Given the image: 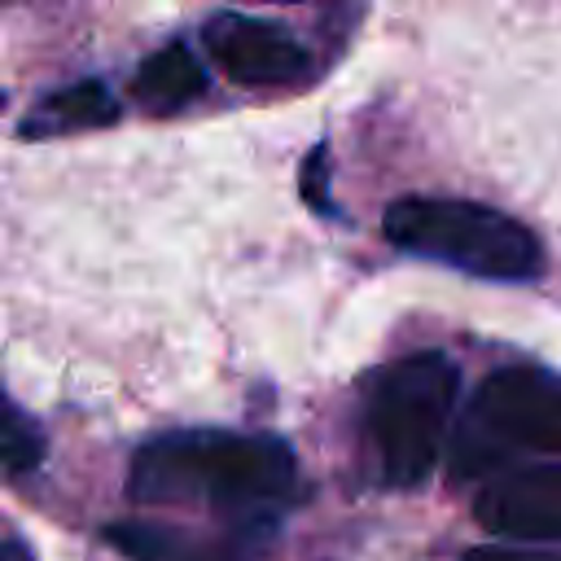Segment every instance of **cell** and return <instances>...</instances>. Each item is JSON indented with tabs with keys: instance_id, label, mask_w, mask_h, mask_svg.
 I'll list each match as a JSON object with an SVG mask.
<instances>
[{
	"instance_id": "cell-1",
	"label": "cell",
	"mask_w": 561,
	"mask_h": 561,
	"mask_svg": "<svg viewBox=\"0 0 561 561\" xmlns=\"http://www.w3.org/2000/svg\"><path fill=\"white\" fill-rule=\"evenodd\" d=\"M127 486L145 504H206L259 526L298 495V460L272 434L175 430L131 456Z\"/></svg>"
},
{
	"instance_id": "cell-2",
	"label": "cell",
	"mask_w": 561,
	"mask_h": 561,
	"mask_svg": "<svg viewBox=\"0 0 561 561\" xmlns=\"http://www.w3.org/2000/svg\"><path fill=\"white\" fill-rule=\"evenodd\" d=\"M390 245L460 267L482 280H535L543 272L539 237L513 215L460 197H399L386 206Z\"/></svg>"
},
{
	"instance_id": "cell-3",
	"label": "cell",
	"mask_w": 561,
	"mask_h": 561,
	"mask_svg": "<svg viewBox=\"0 0 561 561\" xmlns=\"http://www.w3.org/2000/svg\"><path fill=\"white\" fill-rule=\"evenodd\" d=\"M456 403V364L443 351H416L373 373L364 434L386 486H416L434 473Z\"/></svg>"
},
{
	"instance_id": "cell-4",
	"label": "cell",
	"mask_w": 561,
	"mask_h": 561,
	"mask_svg": "<svg viewBox=\"0 0 561 561\" xmlns=\"http://www.w3.org/2000/svg\"><path fill=\"white\" fill-rule=\"evenodd\" d=\"M513 451L561 456V377L535 364H513L491 373L456 434L451 473L482 478Z\"/></svg>"
},
{
	"instance_id": "cell-5",
	"label": "cell",
	"mask_w": 561,
	"mask_h": 561,
	"mask_svg": "<svg viewBox=\"0 0 561 561\" xmlns=\"http://www.w3.org/2000/svg\"><path fill=\"white\" fill-rule=\"evenodd\" d=\"M210 61L241 88H289L307 75V48L263 18L219 13L202 26Z\"/></svg>"
},
{
	"instance_id": "cell-6",
	"label": "cell",
	"mask_w": 561,
	"mask_h": 561,
	"mask_svg": "<svg viewBox=\"0 0 561 561\" xmlns=\"http://www.w3.org/2000/svg\"><path fill=\"white\" fill-rule=\"evenodd\" d=\"M473 517L491 535H508V539H557L561 543V460L495 473L478 491Z\"/></svg>"
},
{
	"instance_id": "cell-7",
	"label": "cell",
	"mask_w": 561,
	"mask_h": 561,
	"mask_svg": "<svg viewBox=\"0 0 561 561\" xmlns=\"http://www.w3.org/2000/svg\"><path fill=\"white\" fill-rule=\"evenodd\" d=\"M118 114H123L118 96L101 79H83V83H70V88L44 96L22 118V136L44 140V136H66V131H92V127L118 123Z\"/></svg>"
},
{
	"instance_id": "cell-8",
	"label": "cell",
	"mask_w": 561,
	"mask_h": 561,
	"mask_svg": "<svg viewBox=\"0 0 561 561\" xmlns=\"http://www.w3.org/2000/svg\"><path fill=\"white\" fill-rule=\"evenodd\" d=\"M202 66L184 44H167L162 53H149L131 75V96L145 114H175L202 92Z\"/></svg>"
},
{
	"instance_id": "cell-9",
	"label": "cell",
	"mask_w": 561,
	"mask_h": 561,
	"mask_svg": "<svg viewBox=\"0 0 561 561\" xmlns=\"http://www.w3.org/2000/svg\"><path fill=\"white\" fill-rule=\"evenodd\" d=\"M101 535L110 548H118L131 561H241L228 548L167 522H110Z\"/></svg>"
},
{
	"instance_id": "cell-10",
	"label": "cell",
	"mask_w": 561,
	"mask_h": 561,
	"mask_svg": "<svg viewBox=\"0 0 561 561\" xmlns=\"http://www.w3.org/2000/svg\"><path fill=\"white\" fill-rule=\"evenodd\" d=\"M44 430L31 412H22L9 394H0V469L26 473L44 460Z\"/></svg>"
},
{
	"instance_id": "cell-11",
	"label": "cell",
	"mask_w": 561,
	"mask_h": 561,
	"mask_svg": "<svg viewBox=\"0 0 561 561\" xmlns=\"http://www.w3.org/2000/svg\"><path fill=\"white\" fill-rule=\"evenodd\" d=\"M465 561H561V552H526V548H473Z\"/></svg>"
},
{
	"instance_id": "cell-12",
	"label": "cell",
	"mask_w": 561,
	"mask_h": 561,
	"mask_svg": "<svg viewBox=\"0 0 561 561\" xmlns=\"http://www.w3.org/2000/svg\"><path fill=\"white\" fill-rule=\"evenodd\" d=\"M0 561H31V552L22 543H0Z\"/></svg>"
},
{
	"instance_id": "cell-13",
	"label": "cell",
	"mask_w": 561,
	"mask_h": 561,
	"mask_svg": "<svg viewBox=\"0 0 561 561\" xmlns=\"http://www.w3.org/2000/svg\"><path fill=\"white\" fill-rule=\"evenodd\" d=\"M259 4H302V0H259Z\"/></svg>"
},
{
	"instance_id": "cell-14",
	"label": "cell",
	"mask_w": 561,
	"mask_h": 561,
	"mask_svg": "<svg viewBox=\"0 0 561 561\" xmlns=\"http://www.w3.org/2000/svg\"><path fill=\"white\" fill-rule=\"evenodd\" d=\"M0 110H4V96H0Z\"/></svg>"
}]
</instances>
